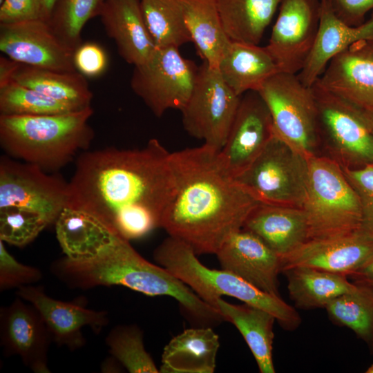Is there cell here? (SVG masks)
<instances>
[{
    "label": "cell",
    "mask_w": 373,
    "mask_h": 373,
    "mask_svg": "<svg viewBox=\"0 0 373 373\" xmlns=\"http://www.w3.org/2000/svg\"><path fill=\"white\" fill-rule=\"evenodd\" d=\"M304 210L309 239L335 238L359 231L362 213L358 196L342 166L328 156L308 158Z\"/></svg>",
    "instance_id": "obj_6"
},
{
    "label": "cell",
    "mask_w": 373,
    "mask_h": 373,
    "mask_svg": "<svg viewBox=\"0 0 373 373\" xmlns=\"http://www.w3.org/2000/svg\"><path fill=\"white\" fill-rule=\"evenodd\" d=\"M270 112L256 90L244 93L220 154L233 178L243 173L274 137Z\"/></svg>",
    "instance_id": "obj_15"
},
{
    "label": "cell",
    "mask_w": 373,
    "mask_h": 373,
    "mask_svg": "<svg viewBox=\"0 0 373 373\" xmlns=\"http://www.w3.org/2000/svg\"><path fill=\"white\" fill-rule=\"evenodd\" d=\"M325 309L334 323L349 328L373 350V289L356 285Z\"/></svg>",
    "instance_id": "obj_33"
},
{
    "label": "cell",
    "mask_w": 373,
    "mask_h": 373,
    "mask_svg": "<svg viewBox=\"0 0 373 373\" xmlns=\"http://www.w3.org/2000/svg\"><path fill=\"white\" fill-rule=\"evenodd\" d=\"M19 64L6 56L0 57V87L13 81Z\"/></svg>",
    "instance_id": "obj_44"
},
{
    "label": "cell",
    "mask_w": 373,
    "mask_h": 373,
    "mask_svg": "<svg viewBox=\"0 0 373 373\" xmlns=\"http://www.w3.org/2000/svg\"><path fill=\"white\" fill-rule=\"evenodd\" d=\"M236 179L260 203L302 208L308 181V158L274 135Z\"/></svg>",
    "instance_id": "obj_9"
},
{
    "label": "cell",
    "mask_w": 373,
    "mask_h": 373,
    "mask_svg": "<svg viewBox=\"0 0 373 373\" xmlns=\"http://www.w3.org/2000/svg\"><path fill=\"white\" fill-rule=\"evenodd\" d=\"M312 89L318 108L321 142L327 147L329 157L345 169L373 164V112L327 90L318 80Z\"/></svg>",
    "instance_id": "obj_7"
},
{
    "label": "cell",
    "mask_w": 373,
    "mask_h": 373,
    "mask_svg": "<svg viewBox=\"0 0 373 373\" xmlns=\"http://www.w3.org/2000/svg\"><path fill=\"white\" fill-rule=\"evenodd\" d=\"M280 0H216L224 30L231 41L258 45Z\"/></svg>",
    "instance_id": "obj_30"
},
{
    "label": "cell",
    "mask_w": 373,
    "mask_h": 373,
    "mask_svg": "<svg viewBox=\"0 0 373 373\" xmlns=\"http://www.w3.org/2000/svg\"><path fill=\"white\" fill-rule=\"evenodd\" d=\"M318 81L332 93L373 112V37L358 40L334 57Z\"/></svg>",
    "instance_id": "obj_20"
},
{
    "label": "cell",
    "mask_w": 373,
    "mask_h": 373,
    "mask_svg": "<svg viewBox=\"0 0 373 373\" xmlns=\"http://www.w3.org/2000/svg\"><path fill=\"white\" fill-rule=\"evenodd\" d=\"M0 50L21 64L59 72H76L75 49L55 32L48 21L0 23Z\"/></svg>",
    "instance_id": "obj_14"
},
{
    "label": "cell",
    "mask_w": 373,
    "mask_h": 373,
    "mask_svg": "<svg viewBox=\"0 0 373 373\" xmlns=\"http://www.w3.org/2000/svg\"><path fill=\"white\" fill-rule=\"evenodd\" d=\"M198 66L178 48H156L150 58L135 66L131 87L157 117L169 109L180 111L193 90Z\"/></svg>",
    "instance_id": "obj_11"
},
{
    "label": "cell",
    "mask_w": 373,
    "mask_h": 373,
    "mask_svg": "<svg viewBox=\"0 0 373 373\" xmlns=\"http://www.w3.org/2000/svg\"><path fill=\"white\" fill-rule=\"evenodd\" d=\"M99 16L128 64H142L154 52L156 46L146 26L140 0H104Z\"/></svg>",
    "instance_id": "obj_22"
},
{
    "label": "cell",
    "mask_w": 373,
    "mask_h": 373,
    "mask_svg": "<svg viewBox=\"0 0 373 373\" xmlns=\"http://www.w3.org/2000/svg\"><path fill=\"white\" fill-rule=\"evenodd\" d=\"M4 0H0V4H1L3 3Z\"/></svg>",
    "instance_id": "obj_47"
},
{
    "label": "cell",
    "mask_w": 373,
    "mask_h": 373,
    "mask_svg": "<svg viewBox=\"0 0 373 373\" xmlns=\"http://www.w3.org/2000/svg\"><path fill=\"white\" fill-rule=\"evenodd\" d=\"M259 237L280 258L309 240V226L302 208L259 203L243 227Z\"/></svg>",
    "instance_id": "obj_23"
},
{
    "label": "cell",
    "mask_w": 373,
    "mask_h": 373,
    "mask_svg": "<svg viewBox=\"0 0 373 373\" xmlns=\"http://www.w3.org/2000/svg\"><path fill=\"white\" fill-rule=\"evenodd\" d=\"M373 255V239L361 231L335 238L309 239L280 258L281 272L295 267H308L347 277Z\"/></svg>",
    "instance_id": "obj_19"
},
{
    "label": "cell",
    "mask_w": 373,
    "mask_h": 373,
    "mask_svg": "<svg viewBox=\"0 0 373 373\" xmlns=\"http://www.w3.org/2000/svg\"><path fill=\"white\" fill-rule=\"evenodd\" d=\"M51 271L70 287L120 285L147 296H171L202 325L224 321L218 309L167 269L144 259L122 236L92 258L75 260L64 256L52 265Z\"/></svg>",
    "instance_id": "obj_3"
},
{
    "label": "cell",
    "mask_w": 373,
    "mask_h": 373,
    "mask_svg": "<svg viewBox=\"0 0 373 373\" xmlns=\"http://www.w3.org/2000/svg\"><path fill=\"white\" fill-rule=\"evenodd\" d=\"M55 224L65 257L75 260L96 256L121 236L92 213L68 206Z\"/></svg>",
    "instance_id": "obj_24"
},
{
    "label": "cell",
    "mask_w": 373,
    "mask_h": 373,
    "mask_svg": "<svg viewBox=\"0 0 373 373\" xmlns=\"http://www.w3.org/2000/svg\"><path fill=\"white\" fill-rule=\"evenodd\" d=\"M257 92L270 112L274 135L309 158L318 155V113L312 89L297 75L278 72Z\"/></svg>",
    "instance_id": "obj_8"
},
{
    "label": "cell",
    "mask_w": 373,
    "mask_h": 373,
    "mask_svg": "<svg viewBox=\"0 0 373 373\" xmlns=\"http://www.w3.org/2000/svg\"><path fill=\"white\" fill-rule=\"evenodd\" d=\"M348 278L356 285L373 289V255Z\"/></svg>",
    "instance_id": "obj_43"
},
{
    "label": "cell",
    "mask_w": 373,
    "mask_h": 373,
    "mask_svg": "<svg viewBox=\"0 0 373 373\" xmlns=\"http://www.w3.org/2000/svg\"><path fill=\"white\" fill-rule=\"evenodd\" d=\"M20 297L1 309V344L8 356H19L36 373H49L52 335L37 309Z\"/></svg>",
    "instance_id": "obj_16"
},
{
    "label": "cell",
    "mask_w": 373,
    "mask_h": 373,
    "mask_svg": "<svg viewBox=\"0 0 373 373\" xmlns=\"http://www.w3.org/2000/svg\"><path fill=\"white\" fill-rule=\"evenodd\" d=\"M42 272L37 267L19 262L6 249L0 240V289L32 285L40 280Z\"/></svg>",
    "instance_id": "obj_39"
},
{
    "label": "cell",
    "mask_w": 373,
    "mask_h": 373,
    "mask_svg": "<svg viewBox=\"0 0 373 373\" xmlns=\"http://www.w3.org/2000/svg\"><path fill=\"white\" fill-rule=\"evenodd\" d=\"M241 96L224 82L218 68L202 61L191 94L182 108V124L192 137L218 151L224 146Z\"/></svg>",
    "instance_id": "obj_10"
},
{
    "label": "cell",
    "mask_w": 373,
    "mask_h": 373,
    "mask_svg": "<svg viewBox=\"0 0 373 373\" xmlns=\"http://www.w3.org/2000/svg\"><path fill=\"white\" fill-rule=\"evenodd\" d=\"M153 258L216 309L218 299L228 296L268 312L285 330L294 331L301 324L298 311L280 296L263 291L227 270L207 267L198 259L193 249L180 239L171 236L165 238L155 249Z\"/></svg>",
    "instance_id": "obj_5"
},
{
    "label": "cell",
    "mask_w": 373,
    "mask_h": 373,
    "mask_svg": "<svg viewBox=\"0 0 373 373\" xmlns=\"http://www.w3.org/2000/svg\"><path fill=\"white\" fill-rule=\"evenodd\" d=\"M321 0H280L266 49L280 72L297 75L310 52L321 17Z\"/></svg>",
    "instance_id": "obj_13"
},
{
    "label": "cell",
    "mask_w": 373,
    "mask_h": 373,
    "mask_svg": "<svg viewBox=\"0 0 373 373\" xmlns=\"http://www.w3.org/2000/svg\"><path fill=\"white\" fill-rule=\"evenodd\" d=\"M78 110L81 108L57 101L15 81L0 87V115H44Z\"/></svg>",
    "instance_id": "obj_34"
},
{
    "label": "cell",
    "mask_w": 373,
    "mask_h": 373,
    "mask_svg": "<svg viewBox=\"0 0 373 373\" xmlns=\"http://www.w3.org/2000/svg\"><path fill=\"white\" fill-rule=\"evenodd\" d=\"M321 1L320 22L315 40L307 60L297 74L307 87L321 77L330 61L354 42L373 37V13L363 24H346L333 12L326 0Z\"/></svg>",
    "instance_id": "obj_21"
},
{
    "label": "cell",
    "mask_w": 373,
    "mask_h": 373,
    "mask_svg": "<svg viewBox=\"0 0 373 373\" xmlns=\"http://www.w3.org/2000/svg\"><path fill=\"white\" fill-rule=\"evenodd\" d=\"M0 5V23L48 21L41 0H4Z\"/></svg>",
    "instance_id": "obj_40"
},
{
    "label": "cell",
    "mask_w": 373,
    "mask_h": 373,
    "mask_svg": "<svg viewBox=\"0 0 373 373\" xmlns=\"http://www.w3.org/2000/svg\"><path fill=\"white\" fill-rule=\"evenodd\" d=\"M49 224L41 214L9 207L0 209V240L18 247L32 242Z\"/></svg>",
    "instance_id": "obj_37"
},
{
    "label": "cell",
    "mask_w": 373,
    "mask_h": 373,
    "mask_svg": "<svg viewBox=\"0 0 373 373\" xmlns=\"http://www.w3.org/2000/svg\"><path fill=\"white\" fill-rule=\"evenodd\" d=\"M142 16L156 48L191 42L180 0H140Z\"/></svg>",
    "instance_id": "obj_32"
},
{
    "label": "cell",
    "mask_w": 373,
    "mask_h": 373,
    "mask_svg": "<svg viewBox=\"0 0 373 373\" xmlns=\"http://www.w3.org/2000/svg\"><path fill=\"white\" fill-rule=\"evenodd\" d=\"M282 273L287 278L290 299L300 309H325L334 299L356 287L345 275L316 268L295 267Z\"/></svg>",
    "instance_id": "obj_28"
},
{
    "label": "cell",
    "mask_w": 373,
    "mask_h": 373,
    "mask_svg": "<svg viewBox=\"0 0 373 373\" xmlns=\"http://www.w3.org/2000/svg\"><path fill=\"white\" fill-rule=\"evenodd\" d=\"M217 309L224 321L240 332L250 349L261 373L276 372L272 356L275 317L267 311L247 304L233 305L222 298Z\"/></svg>",
    "instance_id": "obj_27"
},
{
    "label": "cell",
    "mask_w": 373,
    "mask_h": 373,
    "mask_svg": "<svg viewBox=\"0 0 373 373\" xmlns=\"http://www.w3.org/2000/svg\"><path fill=\"white\" fill-rule=\"evenodd\" d=\"M185 23L202 61L218 68L231 41L221 21L216 0H180Z\"/></svg>",
    "instance_id": "obj_29"
},
{
    "label": "cell",
    "mask_w": 373,
    "mask_h": 373,
    "mask_svg": "<svg viewBox=\"0 0 373 373\" xmlns=\"http://www.w3.org/2000/svg\"><path fill=\"white\" fill-rule=\"evenodd\" d=\"M216 255L222 269L263 291L280 296L278 278L281 273L280 257L252 232L243 228L236 231Z\"/></svg>",
    "instance_id": "obj_17"
},
{
    "label": "cell",
    "mask_w": 373,
    "mask_h": 373,
    "mask_svg": "<svg viewBox=\"0 0 373 373\" xmlns=\"http://www.w3.org/2000/svg\"><path fill=\"white\" fill-rule=\"evenodd\" d=\"M68 207L86 211L124 238L162 227L176 191L171 153L157 139L140 149L106 147L76 157Z\"/></svg>",
    "instance_id": "obj_1"
},
{
    "label": "cell",
    "mask_w": 373,
    "mask_h": 373,
    "mask_svg": "<svg viewBox=\"0 0 373 373\" xmlns=\"http://www.w3.org/2000/svg\"><path fill=\"white\" fill-rule=\"evenodd\" d=\"M343 169L360 200L362 219L359 231L373 239V164Z\"/></svg>",
    "instance_id": "obj_38"
},
{
    "label": "cell",
    "mask_w": 373,
    "mask_h": 373,
    "mask_svg": "<svg viewBox=\"0 0 373 373\" xmlns=\"http://www.w3.org/2000/svg\"><path fill=\"white\" fill-rule=\"evenodd\" d=\"M107 64V57L104 50L95 43L82 44L75 50V67L85 77H97L102 75L106 70Z\"/></svg>",
    "instance_id": "obj_41"
},
{
    "label": "cell",
    "mask_w": 373,
    "mask_h": 373,
    "mask_svg": "<svg viewBox=\"0 0 373 373\" xmlns=\"http://www.w3.org/2000/svg\"><path fill=\"white\" fill-rule=\"evenodd\" d=\"M17 295L37 309L53 342L72 351L86 344L82 332L83 327L88 326L99 333L109 322L107 312L90 309L80 305L56 300L48 296L41 286L20 287Z\"/></svg>",
    "instance_id": "obj_18"
},
{
    "label": "cell",
    "mask_w": 373,
    "mask_h": 373,
    "mask_svg": "<svg viewBox=\"0 0 373 373\" xmlns=\"http://www.w3.org/2000/svg\"><path fill=\"white\" fill-rule=\"evenodd\" d=\"M56 1L57 0H41L48 21L50 19L51 12L54 8Z\"/></svg>",
    "instance_id": "obj_45"
},
{
    "label": "cell",
    "mask_w": 373,
    "mask_h": 373,
    "mask_svg": "<svg viewBox=\"0 0 373 373\" xmlns=\"http://www.w3.org/2000/svg\"><path fill=\"white\" fill-rule=\"evenodd\" d=\"M68 182L29 162L1 156L0 209L16 207L37 212L51 224L68 206Z\"/></svg>",
    "instance_id": "obj_12"
},
{
    "label": "cell",
    "mask_w": 373,
    "mask_h": 373,
    "mask_svg": "<svg viewBox=\"0 0 373 373\" xmlns=\"http://www.w3.org/2000/svg\"><path fill=\"white\" fill-rule=\"evenodd\" d=\"M219 347V337L211 327L185 329L164 347L160 372L213 373Z\"/></svg>",
    "instance_id": "obj_25"
},
{
    "label": "cell",
    "mask_w": 373,
    "mask_h": 373,
    "mask_svg": "<svg viewBox=\"0 0 373 373\" xmlns=\"http://www.w3.org/2000/svg\"><path fill=\"white\" fill-rule=\"evenodd\" d=\"M335 15L349 26L363 24L368 12L373 9V0H326Z\"/></svg>",
    "instance_id": "obj_42"
},
{
    "label": "cell",
    "mask_w": 373,
    "mask_h": 373,
    "mask_svg": "<svg viewBox=\"0 0 373 373\" xmlns=\"http://www.w3.org/2000/svg\"><path fill=\"white\" fill-rule=\"evenodd\" d=\"M109 351L131 373H157L153 358L146 351L142 332L136 325H118L106 338Z\"/></svg>",
    "instance_id": "obj_35"
},
{
    "label": "cell",
    "mask_w": 373,
    "mask_h": 373,
    "mask_svg": "<svg viewBox=\"0 0 373 373\" xmlns=\"http://www.w3.org/2000/svg\"><path fill=\"white\" fill-rule=\"evenodd\" d=\"M176 191L162 228L197 255L216 254L258 202L228 172L220 151L203 144L171 153Z\"/></svg>",
    "instance_id": "obj_2"
},
{
    "label": "cell",
    "mask_w": 373,
    "mask_h": 373,
    "mask_svg": "<svg viewBox=\"0 0 373 373\" xmlns=\"http://www.w3.org/2000/svg\"><path fill=\"white\" fill-rule=\"evenodd\" d=\"M104 0H57L48 22L70 47L82 44L81 33L88 20L99 16Z\"/></svg>",
    "instance_id": "obj_36"
},
{
    "label": "cell",
    "mask_w": 373,
    "mask_h": 373,
    "mask_svg": "<svg viewBox=\"0 0 373 373\" xmlns=\"http://www.w3.org/2000/svg\"><path fill=\"white\" fill-rule=\"evenodd\" d=\"M366 373H373V364L368 367L365 371Z\"/></svg>",
    "instance_id": "obj_46"
},
{
    "label": "cell",
    "mask_w": 373,
    "mask_h": 373,
    "mask_svg": "<svg viewBox=\"0 0 373 373\" xmlns=\"http://www.w3.org/2000/svg\"><path fill=\"white\" fill-rule=\"evenodd\" d=\"M218 69L224 82L238 96L257 91L268 78L280 72L265 46L231 41Z\"/></svg>",
    "instance_id": "obj_26"
},
{
    "label": "cell",
    "mask_w": 373,
    "mask_h": 373,
    "mask_svg": "<svg viewBox=\"0 0 373 373\" xmlns=\"http://www.w3.org/2000/svg\"><path fill=\"white\" fill-rule=\"evenodd\" d=\"M13 81L78 108L91 106L93 93L78 71L59 72L19 64Z\"/></svg>",
    "instance_id": "obj_31"
},
{
    "label": "cell",
    "mask_w": 373,
    "mask_h": 373,
    "mask_svg": "<svg viewBox=\"0 0 373 373\" xmlns=\"http://www.w3.org/2000/svg\"><path fill=\"white\" fill-rule=\"evenodd\" d=\"M91 106L44 115H0V144L8 156L55 173L90 145Z\"/></svg>",
    "instance_id": "obj_4"
}]
</instances>
